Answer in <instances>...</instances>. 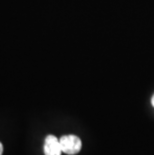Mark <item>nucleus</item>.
<instances>
[{"instance_id": "1", "label": "nucleus", "mask_w": 154, "mask_h": 155, "mask_svg": "<svg viewBox=\"0 0 154 155\" xmlns=\"http://www.w3.org/2000/svg\"><path fill=\"white\" fill-rule=\"evenodd\" d=\"M59 141L62 152L68 155L77 154L82 147V142H81L80 138L75 135H64L60 138Z\"/></svg>"}, {"instance_id": "2", "label": "nucleus", "mask_w": 154, "mask_h": 155, "mask_svg": "<svg viewBox=\"0 0 154 155\" xmlns=\"http://www.w3.org/2000/svg\"><path fill=\"white\" fill-rule=\"evenodd\" d=\"M62 148L60 141L54 135H48L44 142V154L45 155H61Z\"/></svg>"}, {"instance_id": "3", "label": "nucleus", "mask_w": 154, "mask_h": 155, "mask_svg": "<svg viewBox=\"0 0 154 155\" xmlns=\"http://www.w3.org/2000/svg\"><path fill=\"white\" fill-rule=\"evenodd\" d=\"M2 152H3V146H2L1 142H0V155H2Z\"/></svg>"}, {"instance_id": "4", "label": "nucleus", "mask_w": 154, "mask_h": 155, "mask_svg": "<svg viewBox=\"0 0 154 155\" xmlns=\"http://www.w3.org/2000/svg\"><path fill=\"white\" fill-rule=\"evenodd\" d=\"M151 103H152L153 107H154V94H153V96H152V98H151Z\"/></svg>"}]
</instances>
